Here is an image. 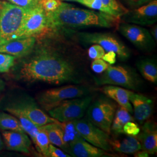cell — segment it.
Segmentation results:
<instances>
[{"label": "cell", "mask_w": 157, "mask_h": 157, "mask_svg": "<svg viewBox=\"0 0 157 157\" xmlns=\"http://www.w3.org/2000/svg\"><path fill=\"white\" fill-rule=\"evenodd\" d=\"M23 61L19 68V78L28 83L82 84L87 74L80 58L66 49L50 45L36 47Z\"/></svg>", "instance_id": "obj_1"}, {"label": "cell", "mask_w": 157, "mask_h": 157, "mask_svg": "<svg viewBox=\"0 0 157 157\" xmlns=\"http://www.w3.org/2000/svg\"><path fill=\"white\" fill-rule=\"evenodd\" d=\"M46 14L48 29L54 32L91 26L118 28L121 20L106 13L82 9L63 2L56 11Z\"/></svg>", "instance_id": "obj_2"}, {"label": "cell", "mask_w": 157, "mask_h": 157, "mask_svg": "<svg viewBox=\"0 0 157 157\" xmlns=\"http://www.w3.org/2000/svg\"><path fill=\"white\" fill-rule=\"evenodd\" d=\"M94 80L98 86L113 85L135 91L139 90L142 85L139 75L128 66L110 65L104 72L94 76Z\"/></svg>", "instance_id": "obj_3"}, {"label": "cell", "mask_w": 157, "mask_h": 157, "mask_svg": "<svg viewBox=\"0 0 157 157\" xmlns=\"http://www.w3.org/2000/svg\"><path fill=\"white\" fill-rule=\"evenodd\" d=\"M92 91L85 84H67L41 92L38 95L37 101L47 111L62 101L89 95Z\"/></svg>", "instance_id": "obj_4"}, {"label": "cell", "mask_w": 157, "mask_h": 157, "mask_svg": "<svg viewBox=\"0 0 157 157\" xmlns=\"http://www.w3.org/2000/svg\"><path fill=\"white\" fill-rule=\"evenodd\" d=\"M27 9L0 1V44L11 40L21 28Z\"/></svg>", "instance_id": "obj_5"}, {"label": "cell", "mask_w": 157, "mask_h": 157, "mask_svg": "<svg viewBox=\"0 0 157 157\" xmlns=\"http://www.w3.org/2000/svg\"><path fill=\"white\" fill-rule=\"evenodd\" d=\"M118 104L106 95L91 102L86 118L95 126L108 134H111V127Z\"/></svg>", "instance_id": "obj_6"}, {"label": "cell", "mask_w": 157, "mask_h": 157, "mask_svg": "<svg viewBox=\"0 0 157 157\" xmlns=\"http://www.w3.org/2000/svg\"><path fill=\"white\" fill-rule=\"evenodd\" d=\"M94 95L83 96L62 101L48 110L49 116L60 122H65L84 117Z\"/></svg>", "instance_id": "obj_7"}, {"label": "cell", "mask_w": 157, "mask_h": 157, "mask_svg": "<svg viewBox=\"0 0 157 157\" xmlns=\"http://www.w3.org/2000/svg\"><path fill=\"white\" fill-rule=\"evenodd\" d=\"M48 30L46 12L39 4L32 8L27 9L21 28L11 40L30 37H36Z\"/></svg>", "instance_id": "obj_8"}, {"label": "cell", "mask_w": 157, "mask_h": 157, "mask_svg": "<svg viewBox=\"0 0 157 157\" xmlns=\"http://www.w3.org/2000/svg\"><path fill=\"white\" fill-rule=\"evenodd\" d=\"M78 40L86 44L101 45L105 51L116 53L118 58L124 61L130 56L129 48L115 36L108 33L80 32L77 34Z\"/></svg>", "instance_id": "obj_9"}, {"label": "cell", "mask_w": 157, "mask_h": 157, "mask_svg": "<svg viewBox=\"0 0 157 157\" xmlns=\"http://www.w3.org/2000/svg\"><path fill=\"white\" fill-rule=\"evenodd\" d=\"M4 109L11 114L20 113L38 126L59 122L43 111L34 99L29 96L22 97L12 101L4 108Z\"/></svg>", "instance_id": "obj_10"}, {"label": "cell", "mask_w": 157, "mask_h": 157, "mask_svg": "<svg viewBox=\"0 0 157 157\" xmlns=\"http://www.w3.org/2000/svg\"><path fill=\"white\" fill-rule=\"evenodd\" d=\"M73 121L84 140L105 151H113L109 143V134L92 124L86 117L73 120Z\"/></svg>", "instance_id": "obj_11"}, {"label": "cell", "mask_w": 157, "mask_h": 157, "mask_svg": "<svg viewBox=\"0 0 157 157\" xmlns=\"http://www.w3.org/2000/svg\"><path fill=\"white\" fill-rule=\"evenodd\" d=\"M119 32L136 48L144 51H151L155 47V40L150 32L137 25L121 23L118 28Z\"/></svg>", "instance_id": "obj_12"}, {"label": "cell", "mask_w": 157, "mask_h": 157, "mask_svg": "<svg viewBox=\"0 0 157 157\" xmlns=\"http://www.w3.org/2000/svg\"><path fill=\"white\" fill-rule=\"evenodd\" d=\"M121 18L125 23L141 26L153 25L157 21V1L152 0L135 10L128 11Z\"/></svg>", "instance_id": "obj_13"}, {"label": "cell", "mask_w": 157, "mask_h": 157, "mask_svg": "<svg viewBox=\"0 0 157 157\" xmlns=\"http://www.w3.org/2000/svg\"><path fill=\"white\" fill-rule=\"evenodd\" d=\"M129 100L132 104L135 120L143 124L148 120L153 113L154 102L150 98L132 91Z\"/></svg>", "instance_id": "obj_14"}, {"label": "cell", "mask_w": 157, "mask_h": 157, "mask_svg": "<svg viewBox=\"0 0 157 157\" xmlns=\"http://www.w3.org/2000/svg\"><path fill=\"white\" fill-rule=\"evenodd\" d=\"M71 157H117L112 153L91 144L85 140L76 141L69 144L65 150Z\"/></svg>", "instance_id": "obj_15"}, {"label": "cell", "mask_w": 157, "mask_h": 157, "mask_svg": "<svg viewBox=\"0 0 157 157\" xmlns=\"http://www.w3.org/2000/svg\"><path fill=\"white\" fill-rule=\"evenodd\" d=\"M36 43L35 37L13 40L0 44V52L11 55L16 58L25 57L33 50Z\"/></svg>", "instance_id": "obj_16"}, {"label": "cell", "mask_w": 157, "mask_h": 157, "mask_svg": "<svg viewBox=\"0 0 157 157\" xmlns=\"http://www.w3.org/2000/svg\"><path fill=\"white\" fill-rule=\"evenodd\" d=\"M144 122L139 133L136 137L140 144L141 149L154 155L157 151V124L148 120Z\"/></svg>", "instance_id": "obj_17"}, {"label": "cell", "mask_w": 157, "mask_h": 157, "mask_svg": "<svg viewBox=\"0 0 157 157\" xmlns=\"http://www.w3.org/2000/svg\"><path fill=\"white\" fill-rule=\"evenodd\" d=\"M2 136L6 147L12 151L29 154L32 141L24 132L12 130H2Z\"/></svg>", "instance_id": "obj_18"}, {"label": "cell", "mask_w": 157, "mask_h": 157, "mask_svg": "<svg viewBox=\"0 0 157 157\" xmlns=\"http://www.w3.org/2000/svg\"><path fill=\"white\" fill-rule=\"evenodd\" d=\"M101 91L118 105L126 108L131 114L133 113V107L129 100V95L132 91L122 87L113 85H104Z\"/></svg>", "instance_id": "obj_19"}, {"label": "cell", "mask_w": 157, "mask_h": 157, "mask_svg": "<svg viewBox=\"0 0 157 157\" xmlns=\"http://www.w3.org/2000/svg\"><path fill=\"white\" fill-rule=\"evenodd\" d=\"M109 143L112 150L120 153L133 154L141 150L140 144L136 136L126 135L122 137L120 135H116L110 137Z\"/></svg>", "instance_id": "obj_20"}, {"label": "cell", "mask_w": 157, "mask_h": 157, "mask_svg": "<svg viewBox=\"0 0 157 157\" xmlns=\"http://www.w3.org/2000/svg\"><path fill=\"white\" fill-rule=\"evenodd\" d=\"M129 121H135V118L126 108L118 105L112 121L111 133L113 136L124 133V125Z\"/></svg>", "instance_id": "obj_21"}, {"label": "cell", "mask_w": 157, "mask_h": 157, "mask_svg": "<svg viewBox=\"0 0 157 157\" xmlns=\"http://www.w3.org/2000/svg\"><path fill=\"white\" fill-rule=\"evenodd\" d=\"M39 127L45 131L51 144L59 147L64 151L65 144L63 141V132L60 125V122L50 123Z\"/></svg>", "instance_id": "obj_22"}, {"label": "cell", "mask_w": 157, "mask_h": 157, "mask_svg": "<svg viewBox=\"0 0 157 157\" xmlns=\"http://www.w3.org/2000/svg\"><path fill=\"white\" fill-rule=\"evenodd\" d=\"M136 66L141 76L154 84L157 83V62L154 59H142L136 63Z\"/></svg>", "instance_id": "obj_23"}, {"label": "cell", "mask_w": 157, "mask_h": 157, "mask_svg": "<svg viewBox=\"0 0 157 157\" xmlns=\"http://www.w3.org/2000/svg\"><path fill=\"white\" fill-rule=\"evenodd\" d=\"M60 125L63 132V138L65 144V150L72 143L80 140H84L78 132L73 121L60 122Z\"/></svg>", "instance_id": "obj_24"}, {"label": "cell", "mask_w": 157, "mask_h": 157, "mask_svg": "<svg viewBox=\"0 0 157 157\" xmlns=\"http://www.w3.org/2000/svg\"><path fill=\"white\" fill-rule=\"evenodd\" d=\"M0 129L25 133L18 119L12 114L5 112H0Z\"/></svg>", "instance_id": "obj_25"}, {"label": "cell", "mask_w": 157, "mask_h": 157, "mask_svg": "<svg viewBox=\"0 0 157 157\" xmlns=\"http://www.w3.org/2000/svg\"><path fill=\"white\" fill-rule=\"evenodd\" d=\"M12 115H14L18 119L25 132L30 136V139L33 141V143H34L36 141V135L39 132V126H37L28 118L26 117L25 116H24L20 113L15 112L12 113Z\"/></svg>", "instance_id": "obj_26"}, {"label": "cell", "mask_w": 157, "mask_h": 157, "mask_svg": "<svg viewBox=\"0 0 157 157\" xmlns=\"http://www.w3.org/2000/svg\"><path fill=\"white\" fill-rule=\"evenodd\" d=\"M38 151L44 157H48V147L50 142L45 131L39 127V132L36 137V141L34 143Z\"/></svg>", "instance_id": "obj_27"}, {"label": "cell", "mask_w": 157, "mask_h": 157, "mask_svg": "<svg viewBox=\"0 0 157 157\" xmlns=\"http://www.w3.org/2000/svg\"><path fill=\"white\" fill-rule=\"evenodd\" d=\"M102 4L112 11L114 15L121 19V17L125 14L128 10L120 4L118 0H100Z\"/></svg>", "instance_id": "obj_28"}, {"label": "cell", "mask_w": 157, "mask_h": 157, "mask_svg": "<svg viewBox=\"0 0 157 157\" xmlns=\"http://www.w3.org/2000/svg\"><path fill=\"white\" fill-rule=\"evenodd\" d=\"M78 3L82 4L91 9L106 13L115 17L113 12L110 9L104 6L100 0H79Z\"/></svg>", "instance_id": "obj_29"}, {"label": "cell", "mask_w": 157, "mask_h": 157, "mask_svg": "<svg viewBox=\"0 0 157 157\" xmlns=\"http://www.w3.org/2000/svg\"><path fill=\"white\" fill-rule=\"evenodd\" d=\"M16 58L11 55L0 52V73H6L13 67Z\"/></svg>", "instance_id": "obj_30"}, {"label": "cell", "mask_w": 157, "mask_h": 157, "mask_svg": "<svg viewBox=\"0 0 157 157\" xmlns=\"http://www.w3.org/2000/svg\"><path fill=\"white\" fill-rule=\"evenodd\" d=\"M105 54V51L101 45L94 44L88 50V56L91 59L102 58Z\"/></svg>", "instance_id": "obj_31"}, {"label": "cell", "mask_w": 157, "mask_h": 157, "mask_svg": "<svg viewBox=\"0 0 157 157\" xmlns=\"http://www.w3.org/2000/svg\"><path fill=\"white\" fill-rule=\"evenodd\" d=\"M110 65L104 61L102 58L94 59L93 62H91L90 67L91 70L97 74L104 72L108 67H109Z\"/></svg>", "instance_id": "obj_32"}, {"label": "cell", "mask_w": 157, "mask_h": 157, "mask_svg": "<svg viewBox=\"0 0 157 157\" xmlns=\"http://www.w3.org/2000/svg\"><path fill=\"white\" fill-rule=\"evenodd\" d=\"M124 135L132 136H136L140 131V128L135 121H129L124 125L123 128Z\"/></svg>", "instance_id": "obj_33"}, {"label": "cell", "mask_w": 157, "mask_h": 157, "mask_svg": "<svg viewBox=\"0 0 157 157\" xmlns=\"http://www.w3.org/2000/svg\"><path fill=\"white\" fill-rule=\"evenodd\" d=\"M62 1L59 0H41L40 4L46 13L56 11L60 6Z\"/></svg>", "instance_id": "obj_34"}, {"label": "cell", "mask_w": 157, "mask_h": 157, "mask_svg": "<svg viewBox=\"0 0 157 157\" xmlns=\"http://www.w3.org/2000/svg\"><path fill=\"white\" fill-rule=\"evenodd\" d=\"M25 9H30L40 4L41 0H5Z\"/></svg>", "instance_id": "obj_35"}, {"label": "cell", "mask_w": 157, "mask_h": 157, "mask_svg": "<svg viewBox=\"0 0 157 157\" xmlns=\"http://www.w3.org/2000/svg\"><path fill=\"white\" fill-rule=\"evenodd\" d=\"M66 152L54 145L50 144L48 147V157H71Z\"/></svg>", "instance_id": "obj_36"}, {"label": "cell", "mask_w": 157, "mask_h": 157, "mask_svg": "<svg viewBox=\"0 0 157 157\" xmlns=\"http://www.w3.org/2000/svg\"><path fill=\"white\" fill-rule=\"evenodd\" d=\"M117 56L115 52L112 51H109L104 54L102 59L105 62L108 63L109 65H113L116 62Z\"/></svg>", "instance_id": "obj_37"}, {"label": "cell", "mask_w": 157, "mask_h": 157, "mask_svg": "<svg viewBox=\"0 0 157 157\" xmlns=\"http://www.w3.org/2000/svg\"><path fill=\"white\" fill-rule=\"evenodd\" d=\"M129 6L137 8L151 2L152 0H124Z\"/></svg>", "instance_id": "obj_38"}, {"label": "cell", "mask_w": 157, "mask_h": 157, "mask_svg": "<svg viewBox=\"0 0 157 157\" xmlns=\"http://www.w3.org/2000/svg\"><path fill=\"white\" fill-rule=\"evenodd\" d=\"M133 154L135 157H148L150 155L147 152L141 149L136 152Z\"/></svg>", "instance_id": "obj_39"}, {"label": "cell", "mask_w": 157, "mask_h": 157, "mask_svg": "<svg viewBox=\"0 0 157 157\" xmlns=\"http://www.w3.org/2000/svg\"><path fill=\"white\" fill-rule=\"evenodd\" d=\"M6 89V83L5 82L0 78V96L5 91Z\"/></svg>", "instance_id": "obj_40"}, {"label": "cell", "mask_w": 157, "mask_h": 157, "mask_svg": "<svg viewBox=\"0 0 157 157\" xmlns=\"http://www.w3.org/2000/svg\"><path fill=\"white\" fill-rule=\"evenodd\" d=\"M151 34L153 39L154 40H155V41H157V26L155 25V26H154L152 29H151Z\"/></svg>", "instance_id": "obj_41"}, {"label": "cell", "mask_w": 157, "mask_h": 157, "mask_svg": "<svg viewBox=\"0 0 157 157\" xmlns=\"http://www.w3.org/2000/svg\"><path fill=\"white\" fill-rule=\"evenodd\" d=\"M4 143L2 140V139H1V135H0V151L2 150V148H4Z\"/></svg>", "instance_id": "obj_42"}, {"label": "cell", "mask_w": 157, "mask_h": 157, "mask_svg": "<svg viewBox=\"0 0 157 157\" xmlns=\"http://www.w3.org/2000/svg\"><path fill=\"white\" fill-rule=\"evenodd\" d=\"M59 1H72V2H78L79 0H59Z\"/></svg>", "instance_id": "obj_43"}]
</instances>
